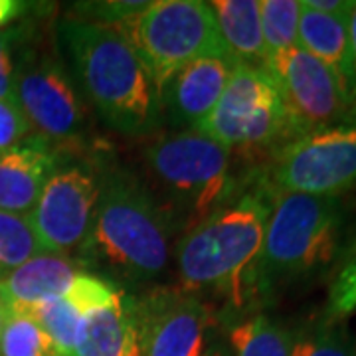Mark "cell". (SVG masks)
<instances>
[{"mask_svg": "<svg viewBox=\"0 0 356 356\" xmlns=\"http://www.w3.org/2000/svg\"><path fill=\"white\" fill-rule=\"evenodd\" d=\"M198 131L254 168H264L281 147L295 139L273 77L264 67L242 64L236 65L214 111Z\"/></svg>", "mask_w": 356, "mask_h": 356, "instance_id": "7", "label": "cell"}, {"mask_svg": "<svg viewBox=\"0 0 356 356\" xmlns=\"http://www.w3.org/2000/svg\"><path fill=\"white\" fill-rule=\"evenodd\" d=\"M56 42L91 113L125 137H143L161 125V93L149 67L113 26L65 16Z\"/></svg>", "mask_w": 356, "mask_h": 356, "instance_id": "3", "label": "cell"}, {"mask_svg": "<svg viewBox=\"0 0 356 356\" xmlns=\"http://www.w3.org/2000/svg\"><path fill=\"white\" fill-rule=\"evenodd\" d=\"M24 6L26 4L16 0H0V26L8 24L18 14L24 13Z\"/></svg>", "mask_w": 356, "mask_h": 356, "instance_id": "31", "label": "cell"}, {"mask_svg": "<svg viewBox=\"0 0 356 356\" xmlns=\"http://www.w3.org/2000/svg\"><path fill=\"white\" fill-rule=\"evenodd\" d=\"M238 62L208 56L180 67L161 86V117L177 131H198L214 111Z\"/></svg>", "mask_w": 356, "mask_h": 356, "instance_id": "13", "label": "cell"}, {"mask_svg": "<svg viewBox=\"0 0 356 356\" xmlns=\"http://www.w3.org/2000/svg\"><path fill=\"white\" fill-rule=\"evenodd\" d=\"M261 32L269 56L299 46V0H259Z\"/></svg>", "mask_w": 356, "mask_h": 356, "instance_id": "23", "label": "cell"}, {"mask_svg": "<svg viewBox=\"0 0 356 356\" xmlns=\"http://www.w3.org/2000/svg\"><path fill=\"white\" fill-rule=\"evenodd\" d=\"M303 2H305V6H309L311 10H317L321 14L348 18V13H350L355 0H303Z\"/></svg>", "mask_w": 356, "mask_h": 356, "instance_id": "29", "label": "cell"}, {"mask_svg": "<svg viewBox=\"0 0 356 356\" xmlns=\"http://www.w3.org/2000/svg\"><path fill=\"white\" fill-rule=\"evenodd\" d=\"M341 196L273 191L261 252L254 269L257 309L287 287L334 275L355 242Z\"/></svg>", "mask_w": 356, "mask_h": 356, "instance_id": "4", "label": "cell"}, {"mask_svg": "<svg viewBox=\"0 0 356 356\" xmlns=\"http://www.w3.org/2000/svg\"><path fill=\"white\" fill-rule=\"evenodd\" d=\"M346 28H348V40H350V51H353V64H355L356 74V0L353 2V8L346 18Z\"/></svg>", "mask_w": 356, "mask_h": 356, "instance_id": "32", "label": "cell"}, {"mask_svg": "<svg viewBox=\"0 0 356 356\" xmlns=\"http://www.w3.org/2000/svg\"><path fill=\"white\" fill-rule=\"evenodd\" d=\"M74 356H140L135 295L121 289L111 303L81 317Z\"/></svg>", "mask_w": 356, "mask_h": 356, "instance_id": "16", "label": "cell"}, {"mask_svg": "<svg viewBox=\"0 0 356 356\" xmlns=\"http://www.w3.org/2000/svg\"><path fill=\"white\" fill-rule=\"evenodd\" d=\"M264 70L280 89L295 137L356 121L339 79L301 46L269 56Z\"/></svg>", "mask_w": 356, "mask_h": 356, "instance_id": "11", "label": "cell"}, {"mask_svg": "<svg viewBox=\"0 0 356 356\" xmlns=\"http://www.w3.org/2000/svg\"><path fill=\"white\" fill-rule=\"evenodd\" d=\"M277 192L343 196L356 188V121L295 137L261 168Z\"/></svg>", "mask_w": 356, "mask_h": 356, "instance_id": "9", "label": "cell"}, {"mask_svg": "<svg viewBox=\"0 0 356 356\" xmlns=\"http://www.w3.org/2000/svg\"><path fill=\"white\" fill-rule=\"evenodd\" d=\"M28 315H32L38 321L42 331L48 334V339L54 344L56 355L74 356L79 323L86 313L72 299L62 297V299L42 303L36 309H32Z\"/></svg>", "mask_w": 356, "mask_h": 356, "instance_id": "22", "label": "cell"}, {"mask_svg": "<svg viewBox=\"0 0 356 356\" xmlns=\"http://www.w3.org/2000/svg\"><path fill=\"white\" fill-rule=\"evenodd\" d=\"M102 182L103 168L95 163L60 161L28 216L44 254L76 255L91 226Z\"/></svg>", "mask_w": 356, "mask_h": 356, "instance_id": "10", "label": "cell"}, {"mask_svg": "<svg viewBox=\"0 0 356 356\" xmlns=\"http://www.w3.org/2000/svg\"><path fill=\"white\" fill-rule=\"evenodd\" d=\"M226 325L224 339L232 356H291V325L266 311L232 318Z\"/></svg>", "mask_w": 356, "mask_h": 356, "instance_id": "19", "label": "cell"}, {"mask_svg": "<svg viewBox=\"0 0 356 356\" xmlns=\"http://www.w3.org/2000/svg\"><path fill=\"white\" fill-rule=\"evenodd\" d=\"M273 188L264 170L228 206L196 228L180 234L175 245L178 287L202 297L210 291L229 303V321L257 309L254 269L271 214Z\"/></svg>", "mask_w": 356, "mask_h": 356, "instance_id": "2", "label": "cell"}, {"mask_svg": "<svg viewBox=\"0 0 356 356\" xmlns=\"http://www.w3.org/2000/svg\"><path fill=\"white\" fill-rule=\"evenodd\" d=\"M140 154L147 188L182 234L234 202L259 172H236L232 151L194 129L154 137Z\"/></svg>", "mask_w": 356, "mask_h": 356, "instance_id": "5", "label": "cell"}, {"mask_svg": "<svg viewBox=\"0 0 356 356\" xmlns=\"http://www.w3.org/2000/svg\"><path fill=\"white\" fill-rule=\"evenodd\" d=\"M117 28L149 67L156 88L180 67L208 56H229L210 2L159 0ZM232 58V56H229Z\"/></svg>", "mask_w": 356, "mask_h": 356, "instance_id": "8", "label": "cell"}, {"mask_svg": "<svg viewBox=\"0 0 356 356\" xmlns=\"http://www.w3.org/2000/svg\"><path fill=\"white\" fill-rule=\"evenodd\" d=\"M62 153L42 137H28L0 153V210L30 216Z\"/></svg>", "mask_w": 356, "mask_h": 356, "instance_id": "14", "label": "cell"}, {"mask_svg": "<svg viewBox=\"0 0 356 356\" xmlns=\"http://www.w3.org/2000/svg\"><path fill=\"white\" fill-rule=\"evenodd\" d=\"M325 313L341 321L356 313V238L332 275Z\"/></svg>", "mask_w": 356, "mask_h": 356, "instance_id": "25", "label": "cell"}, {"mask_svg": "<svg viewBox=\"0 0 356 356\" xmlns=\"http://www.w3.org/2000/svg\"><path fill=\"white\" fill-rule=\"evenodd\" d=\"M200 356H232L229 355V346L226 343V339H224V334H220L216 331V327L208 334Z\"/></svg>", "mask_w": 356, "mask_h": 356, "instance_id": "30", "label": "cell"}, {"mask_svg": "<svg viewBox=\"0 0 356 356\" xmlns=\"http://www.w3.org/2000/svg\"><path fill=\"white\" fill-rule=\"evenodd\" d=\"M40 254L44 250L30 218L0 210V281Z\"/></svg>", "mask_w": 356, "mask_h": 356, "instance_id": "21", "label": "cell"}, {"mask_svg": "<svg viewBox=\"0 0 356 356\" xmlns=\"http://www.w3.org/2000/svg\"><path fill=\"white\" fill-rule=\"evenodd\" d=\"M18 42H20L18 30H0V99H16L14 72H16Z\"/></svg>", "mask_w": 356, "mask_h": 356, "instance_id": "28", "label": "cell"}, {"mask_svg": "<svg viewBox=\"0 0 356 356\" xmlns=\"http://www.w3.org/2000/svg\"><path fill=\"white\" fill-rule=\"evenodd\" d=\"M299 46L331 70L356 113V74L346 18L321 14L301 2Z\"/></svg>", "mask_w": 356, "mask_h": 356, "instance_id": "17", "label": "cell"}, {"mask_svg": "<svg viewBox=\"0 0 356 356\" xmlns=\"http://www.w3.org/2000/svg\"><path fill=\"white\" fill-rule=\"evenodd\" d=\"M133 295L140 356H200L216 327L200 295L161 285Z\"/></svg>", "mask_w": 356, "mask_h": 356, "instance_id": "12", "label": "cell"}, {"mask_svg": "<svg viewBox=\"0 0 356 356\" xmlns=\"http://www.w3.org/2000/svg\"><path fill=\"white\" fill-rule=\"evenodd\" d=\"M6 318H8V311H6V307H4V303L0 301V337H2V331H4Z\"/></svg>", "mask_w": 356, "mask_h": 356, "instance_id": "33", "label": "cell"}, {"mask_svg": "<svg viewBox=\"0 0 356 356\" xmlns=\"http://www.w3.org/2000/svg\"><path fill=\"white\" fill-rule=\"evenodd\" d=\"M18 42L14 97L20 105L32 135L42 137L56 149L81 147L91 129V109L77 88L76 79L58 42L22 36Z\"/></svg>", "mask_w": 356, "mask_h": 356, "instance_id": "6", "label": "cell"}, {"mask_svg": "<svg viewBox=\"0 0 356 356\" xmlns=\"http://www.w3.org/2000/svg\"><path fill=\"white\" fill-rule=\"evenodd\" d=\"M32 137L30 123L16 99H0V153Z\"/></svg>", "mask_w": 356, "mask_h": 356, "instance_id": "27", "label": "cell"}, {"mask_svg": "<svg viewBox=\"0 0 356 356\" xmlns=\"http://www.w3.org/2000/svg\"><path fill=\"white\" fill-rule=\"evenodd\" d=\"M0 356H58L32 315H8L0 337Z\"/></svg>", "mask_w": 356, "mask_h": 356, "instance_id": "24", "label": "cell"}, {"mask_svg": "<svg viewBox=\"0 0 356 356\" xmlns=\"http://www.w3.org/2000/svg\"><path fill=\"white\" fill-rule=\"evenodd\" d=\"M291 356H356V341L346 321L318 311L291 325Z\"/></svg>", "mask_w": 356, "mask_h": 356, "instance_id": "20", "label": "cell"}, {"mask_svg": "<svg viewBox=\"0 0 356 356\" xmlns=\"http://www.w3.org/2000/svg\"><path fill=\"white\" fill-rule=\"evenodd\" d=\"M175 232L143 180L121 168H103L93 220L74 257L86 271L121 289L151 287L168 271Z\"/></svg>", "mask_w": 356, "mask_h": 356, "instance_id": "1", "label": "cell"}, {"mask_svg": "<svg viewBox=\"0 0 356 356\" xmlns=\"http://www.w3.org/2000/svg\"><path fill=\"white\" fill-rule=\"evenodd\" d=\"M149 2H129V0H117V2H77L74 4L77 18H83L89 22H97L105 26H119L123 20L131 18L133 14L147 8Z\"/></svg>", "mask_w": 356, "mask_h": 356, "instance_id": "26", "label": "cell"}, {"mask_svg": "<svg viewBox=\"0 0 356 356\" xmlns=\"http://www.w3.org/2000/svg\"><path fill=\"white\" fill-rule=\"evenodd\" d=\"M83 271L76 257L40 254L0 281V301L8 315H28L42 303L67 297Z\"/></svg>", "mask_w": 356, "mask_h": 356, "instance_id": "15", "label": "cell"}, {"mask_svg": "<svg viewBox=\"0 0 356 356\" xmlns=\"http://www.w3.org/2000/svg\"><path fill=\"white\" fill-rule=\"evenodd\" d=\"M210 6L229 56L238 64L264 67L266 44L259 0H214Z\"/></svg>", "mask_w": 356, "mask_h": 356, "instance_id": "18", "label": "cell"}]
</instances>
